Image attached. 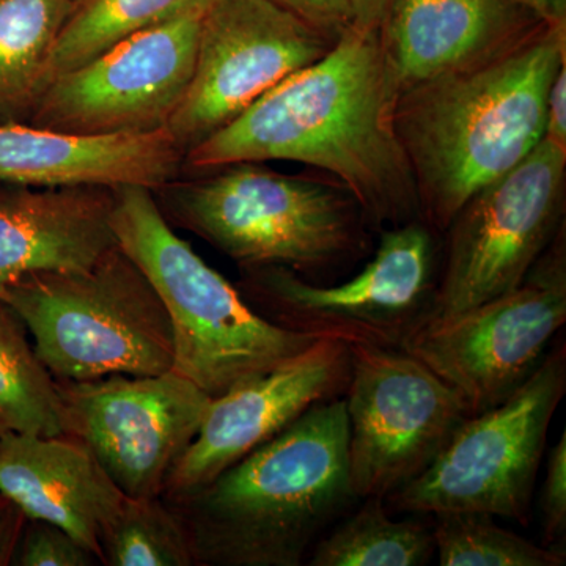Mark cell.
<instances>
[{"instance_id": "ac0fdd59", "label": "cell", "mask_w": 566, "mask_h": 566, "mask_svg": "<svg viewBox=\"0 0 566 566\" xmlns=\"http://www.w3.org/2000/svg\"><path fill=\"white\" fill-rule=\"evenodd\" d=\"M185 155L167 129L76 136L0 122V182L25 186H145L158 191L180 177Z\"/></svg>"}, {"instance_id": "5bb4252c", "label": "cell", "mask_w": 566, "mask_h": 566, "mask_svg": "<svg viewBox=\"0 0 566 566\" xmlns=\"http://www.w3.org/2000/svg\"><path fill=\"white\" fill-rule=\"evenodd\" d=\"M203 14L137 33L55 77L25 123L76 136L166 129L192 80Z\"/></svg>"}, {"instance_id": "ffe728a7", "label": "cell", "mask_w": 566, "mask_h": 566, "mask_svg": "<svg viewBox=\"0 0 566 566\" xmlns=\"http://www.w3.org/2000/svg\"><path fill=\"white\" fill-rule=\"evenodd\" d=\"M76 0H0V122H28Z\"/></svg>"}, {"instance_id": "603a6c76", "label": "cell", "mask_w": 566, "mask_h": 566, "mask_svg": "<svg viewBox=\"0 0 566 566\" xmlns=\"http://www.w3.org/2000/svg\"><path fill=\"white\" fill-rule=\"evenodd\" d=\"M364 505L318 539L311 566H422L434 556L431 531L416 521L390 517L382 497Z\"/></svg>"}, {"instance_id": "2e32d148", "label": "cell", "mask_w": 566, "mask_h": 566, "mask_svg": "<svg viewBox=\"0 0 566 566\" xmlns=\"http://www.w3.org/2000/svg\"><path fill=\"white\" fill-rule=\"evenodd\" d=\"M542 24L516 0H390L379 36L403 92L491 61Z\"/></svg>"}, {"instance_id": "f1b7e54d", "label": "cell", "mask_w": 566, "mask_h": 566, "mask_svg": "<svg viewBox=\"0 0 566 566\" xmlns=\"http://www.w3.org/2000/svg\"><path fill=\"white\" fill-rule=\"evenodd\" d=\"M543 139L566 150V63L557 71L547 93Z\"/></svg>"}, {"instance_id": "cb8c5ba5", "label": "cell", "mask_w": 566, "mask_h": 566, "mask_svg": "<svg viewBox=\"0 0 566 566\" xmlns=\"http://www.w3.org/2000/svg\"><path fill=\"white\" fill-rule=\"evenodd\" d=\"M109 566H196L185 521L163 495L125 497L102 542Z\"/></svg>"}, {"instance_id": "1f68e13d", "label": "cell", "mask_w": 566, "mask_h": 566, "mask_svg": "<svg viewBox=\"0 0 566 566\" xmlns=\"http://www.w3.org/2000/svg\"><path fill=\"white\" fill-rule=\"evenodd\" d=\"M516 2L549 24L566 22V0H516Z\"/></svg>"}, {"instance_id": "52a82bcc", "label": "cell", "mask_w": 566, "mask_h": 566, "mask_svg": "<svg viewBox=\"0 0 566 566\" xmlns=\"http://www.w3.org/2000/svg\"><path fill=\"white\" fill-rule=\"evenodd\" d=\"M439 248L427 222L379 232L374 259L344 283L308 281L289 268H241V294L268 322L348 346L401 349L433 314Z\"/></svg>"}, {"instance_id": "4316f807", "label": "cell", "mask_w": 566, "mask_h": 566, "mask_svg": "<svg viewBox=\"0 0 566 566\" xmlns=\"http://www.w3.org/2000/svg\"><path fill=\"white\" fill-rule=\"evenodd\" d=\"M543 546L565 549L566 538V433L547 455L542 499Z\"/></svg>"}, {"instance_id": "4fadbf2b", "label": "cell", "mask_w": 566, "mask_h": 566, "mask_svg": "<svg viewBox=\"0 0 566 566\" xmlns=\"http://www.w3.org/2000/svg\"><path fill=\"white\" fill-rule=\"evenodd\" d=\"M57 389L65 434L87 447L129 499L163 495L212 401L174 370L57 381Z\"/></svg>"}, {"instance_id": "7c38bea8", "label": "cell", "mask_w": 566, "mask_h": 566, "mask_svg": "<svg viewBox=\"0 0 566 566\" xmlns=\"http://www.w3.org/2000/svg\"><path fill=\"white\" fill-rule=\"evenodd\" d=\"M334 43L273 0H216L203 14L192 80L167 132L186 155Z\"/></svg>"}, {"instance_id": "d4e9b609", "label": "cell", "mask_w": 566, "mask_h": 566, "mask_svg": "<svg viewBox=\"0 0 566 566\" xmlns=\"http://www.w3.org/2000/svg\"><path fill=\"white\" fill-rule=\"evenodd\" d=\"M434 553L441 566H564L562 547L538 546L480 512L436 513Z\"/></svg>"}, {"instance_id": "7402d4cb", "label": "cell", "mask_w": 566, "mask_h": 566, "mask_svg": "<svg viewBox=\"0 0 566 566\" xmlns=\"http://www.w3.org/2000/svg\"><path fill=\"white\" fill-rule=\"evenodd\" d=\"M20 316L0 300V436L65 434L57 381Z\"/></svg>"}, {"instance_id": "d6986e66", "label": "cell", "mask_w": 566, "mask_h": 566, "mask_svg": "<svg viewBox=\"0 0 566 566\" xmlns=\"http://www.w3.org/2000/svg\"><path fill=\"white\" fill-rule=\"evenodd\" d=\"M0 494L28 520L69 532L102 564V542L125 501L102 464L70 434L0 436Z\"/></svg>"}, {"instance_id": "e0dca14e", "label": "cell", "mask_w": 566, "mask_h": 566, "mask_svg": "<svg viewBox=\"0 0 566 566\" xmlns=\"http://www.w3.org/2000/svg\"><path fill=\"white\" fill-rule=\"evenodd\" d=\"M115 245L114 188L0 182V292L25 275L85 270Z\"/></svg>"}, {"instance_id": "44dd1931", "label": "cell", "mask_w": 566, "mask_h": 566, "mask_svg": "<svg viewBox=\"0 0 566 566\" xmlns=\"http://www.w3.org/2000/svg\"><path fill=\"white\" fill-rule=\"evenodd\" d=\"M216 0H76L52 51L48 85L114 44L167 22L207 13Z\"/></svg>"}, {"instance_id": "6da1fadb", "label": "cell", "mask_w": 566, "mask_h": 566, "mask_svg": "<svg viewBox=\"0 0 566 566\" xmlns=\"http://www.w3.org/2000/svg\"><path fill=\"white\" fill-rule=\"evenodd\" d=\"M400 92L379 31L349 25L324 57L186 153L182 167L301 163L344 185L370 230L420 221L415 175L395 126Z\"/></svg>"}, {"instance_id": "9c48e42d", "label": "cell", "mask_w": 566, "mask_h": 566, "mask_svg": "<svg viewBox=\"0 0 566 566\" xmlns=\"http://www.w3.org/2000/svg\"><path fill=\"white\" fill-rule=\"evenodd\" d=\"M565 323L564 227L520 286L424 323L401 349L430 368L472 417L504 403L526 385Z\"/></svg>"}, {"instance_id": "7a4b0ae2", "label": "cell", "mask_w": 566, "mask_h": 566, "mask_svg": "<svg viewBox=\"0 0 566 566\" xmlns=\"http://www.w3.org/2000/svg\"><path fill=\"white\" fill-rule=\"evenodd\" d=\"M564 63L566 22H545L491 61L400 92L395 126L436 233L543 140L547 93Z\"/></svg>"}, {"instance_id": "83f0119b", "label": "cell", "mask_w": 566, "mask_h": 566, "mask_svg": "<svg viewBox=\"0 0 566 566\" xmlns=\"http://www.w3.org/2000/svg\"><path fill=\"white\" fill-rule=\"evenodd\" d=\"M273 2L303 18L308 24L334 40L353 25V13L348 0H273Z\"/></svg>"}, {"instance_id": "9a60e30c", "label": "cell", "mask_w": 566, "mask_h": 566, "mask_svg": "<svg viewBox=\"0 0 566 566\" xmlns=\"http://www.w3.org/2000/svg\"><path fill=\"white\" fill-rule=\"evenodd\" d=\"M349 378V346L319 338L273 370L214 398L191 447L170 472L163 497L181 501L208 485L312 406L344 397Z\"/></svg>"}, {"instance_id": "f546056e", "label": "cell", "mask_w": 566, "mask_h": 566, "mask_svg": "<svg viewBox=\"0 0 566 566\" xmlns=\"http://www.w3.org/2000/svg\"><path fill=\"white\" fill-rule=\"evenodd\" d=\"M28 517L10 499L0 494V566L11 565Z\"/></svg>"}, {"instance_id": "277c9868", "label": "cell", "mask_w": 566, "mask_h": 566, "mask_svg": "<svg viewBox=\"0 0 566 566\" xmlns=\"http://www.w3.org/2000/svg\"><path fill=\"white\" fill-rule=\"evenodd\" d=\"M155 192L164 218L191 230L241 268L283 266L312 282L370 251V227L337 180L233 163Z\"/></svg>"}, {"instance_id": "8992f818", "label": "cell", "mask_w": 566, "mask_h": 566, "mask_svg": "<svg viewBox=\"0 0 566 566\" xmlns=\"http://www.w3.org/2000/svg\"><path fill=\"white\" fill-rule=\"evenodd\" d=\"M55 381L153 376L174 368L172 324L120 245L80 271L25 275L0 292Z\"/></svg>"}, {"instance_id": "30bf717a", "label": "cell", "mask_w": 566, "mask_h": 566, "mask_svg": "<svg viewBox=\"0 0 566 566\" xmlns=\"http://www.w3.org/2000/svg\"><path fill=\"white\" fill-rule=\"evenodd\" d=\"M566 150L543 139L446 229L431 319L512 292L565 227Z\"/></svg>"}, {"instance_id": "8fae6325", "label": "cell", "mask_w": 566, "mask_h": 566, "mask_svg": "<svg viewBox=\"0 0 566 566\" xmlns=\"http://www.w3.org/2000/svg\"><path fill=\"white\" fill-rule=\"evenodd\" d=\"M344 395L357 499L382 497L423 474L468 417L464 405L403 349L349 346Z\"/></svg>"}, {"instance_id": "5b68a950", "label": "cell", "mask_w": 566, "mask_h": 566, "mask_svg": "<svg viewBox=\"0 0 566 566\" xmlns=\"http://www.w3.org/2000/svg\"><path fill=\"white\" fill-rule=\"evenodd\" d=\"M114 230L169 315L172 370L212 400L319 340L275 326L253 311L237 286L175 233L151 189L114 188Z\"/></svg>"}, {"instance_id": "ba28073f", "label": "cell", "mask_w": 566, "mask_h": 566, "mask_svg": "<svg viewBox=\"0 0 566 566\" xmlns=\"http://www.w3.org/2000/svg\"><path fill=\"white\" fill-rule=\"evenodd\" d=\"M565 392L562 344L509 400L468 417L430 468L385 501L401 513L480 512L527 526L547 431Z\"/></svg>"}, {"instance_id": "484cf974", "label": "cell", "mask_w": 566, "mask_h": 566, "mask_svg": "<svg viewBox=\"0 0 566 566\" xmlns=\"http://www.w3.org/2000/svg\"><path fill=\"white\" fill-rule=\"evenodd\" d=\"M87 547L74 536L46 521L28 520L18 542L11 565L20 566H93L98 565Z\"/></svg>"}, {"instance_id": "3957f363", "label": "cell", "mask_w": 566, "mask_h": 566, "mask_svg": "<svg viewBox=\"0 0 566 566\" xmlns=\"http://www.w3.org/2000/svg\"><path fill=\"white\" fill-rule=\"evenodd\" d=\"M345 398L312 406L208 485L170 502L196 566H300L356 501Z\"/></svg>"}, {"instance_id": "4dcf8cb0", "label": "cell", "mask_w": 566, "mask_h": 566, "mask_svg": "<svg viewBox=\"0 0 566 566\" xmlns=\"http://www.w3.org/2000/svg\"><path fill=\"white\" fill-rule=\"evenodd\" d=\"M353 25L359 31L376 32L381 29L390 0H348Z\"/></svg>"}]
</instances>
